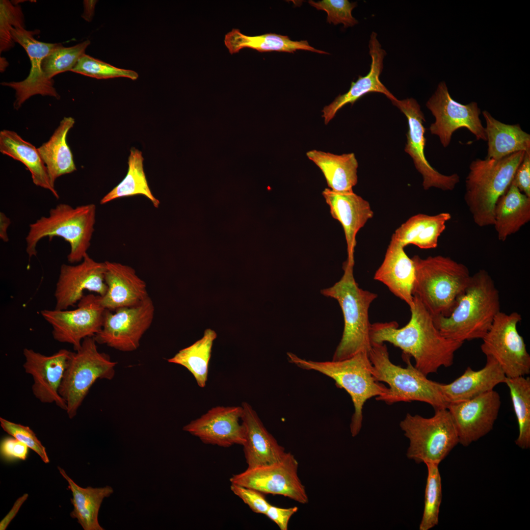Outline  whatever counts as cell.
<instances>
[{
  "instance_id": "20",
  "label": "cell",
  "mask_w": 530,
  "mask_h": 530,
  "mask_svg": "<svg viewBox=\"0 0 530 530\" xmlns=\"http://www.w3.org/2000/svg\"><path fill=\"white\" fill-rule=\"evenodd\" d=\"M106 270L105 262L95 261L88 253L78 265L62 264L54 292L55 309L64 310L75 306L83 297L85 290L103 296L107 289Z\"/></svg>"
},
{
  "instance_id": "17",
  "label": "cell",
  "mask_w": 530,
  "mask_h": 530,
  "mask_svg": "<svg viewBox=\"0 0 530 530\" xmlns=\"http://www.w3.org/2000/svg\"><path fill=\"white\" fill-rule=\"evenodd\" d=\"M37 31L25 29L19 26L11 30L12 39L19 43L26 52L31 63V69L28 77L21 81L3 82L1 84L10 87L16 91L14 107L18 110L22 105L32 96L39 94L59 99L60 97L53 86V80L48 79L42 68L44 58L59 43H48L39 41L34 37Z\"/></svg>"
},
{
  "instance_id": "22",
  "label": "cell",
  "mask_w": 530,
  "mask_h": 530,
  "mask_svg": "<svg viewBox=\"0 0 530 530\" xmlns=\"http://www.w3.org/2000/svg\"><path fill=\"white\" fill-rule=\"evenodd\" d=\"M332 216L341 224L347 245L346 261L354 263L356 236L373 215L370 203L353 191L336 192L325 188L322 192Z\"/></svg>"
},
{
  "instance_id": "24",
  "label": "cell",
  "mask_w": 530,
  "mask_h": 530,
  "mask_svg": "<svg viewBox=\"0 0 530 530\" xmlns=\"http://www.w3.org/2000/svg\"><path fill=\"white\" fill-rule=\"evenodd\" d=\"M377 36V34L374 31L372 32L370 36L369 48L371 62L369 73L364 77L359 76L356 81L351 82L350 88L346 93L339 95L331 104L323 107L321 116L324 118L325 124L327 125L344 106L348 103L353 105L357 100L367 93H382L391 101L397 99L380 80V76L383 68V60L386 52L382 48Z\"/></svg>"
},
{
  "instance_id": "18",
  "label": "cell",
  "mask_w": 530,
  "mask_h": 530,
  "mask_svg": "<svg viewBox=\"0 0 530 530\" xmlns=\"http://www.w3.org/2000/svg\"><path fill=\"white\" fill-rule=\"evenodd\" d=\"M501 406L500 396L494 390L469 400L449 404L447 409L457 431L459 443L467 447L489 433Z\"/></svg>"
},
{
  "instance_id": "49",
  "label": "cell",
  "mask_w": 530,
  "mask_h": 530,
  "mask_svg": "<svg viewBox=\"0 0 530 530\" xmlns=\"http://www.w3.org/2000/svg\"><path fill=\"white\" fill-rule=\"evenodd\" d=\"M28 496V494H24L16 500L10 511L0 521V530H6L8 525L18 513L23 504L27 499Z\"/></svg>"
},
{
  "instance_id": "35",
  "label": "cell",
  "mask_w": 530,
  "mask_h": 530,
  "mask_svg": "<svg viewBox=\"0 0 530 530\" xmlns=\"http://www.w3.org/2000/svg\"><path fill=\"white\" fill-rule=\"evenodd\" d=\"M224 44L231 54L238 53L245 48L260 52L277 51L293 53L301 50L328 53L312 47L306 40L292 41L287 36L271 33L248 36L236 28L232 29L225 35Z\"/></svg>"
},
{
  "instance_id": "8",
  "label": "cell",
  "mask_w": 530,
  "mask_h": 530,
  "mask_svg": "<svg viewBox=\"0 0 530 530\" xmlns=\"http://www.w3.org/2000/svg\"><path fill=\"white\" fill-rule=\"evenodd\" d=\"M368 355L372 365V373L378 382L389 385L388 391L376 398L388 404L418 401L427 403L434 409L447 408L446 401L439 388V383L428 379L413 366L410 357L402 355L406 368L393 364L384 343H371Z\"/></svg>"
},
{
  "instance_id": "4",
  "label": "cell",
  "mask_w": 530,
  "mask_h": 530,
  "mask_svg": "<svg viewBox=\"0 0 530 530\" xmlns=\"http://www.w3.org/2000/svg\"><path fill=\"white\" fill-rule=\"evenodd\" d=\"M354 265L346 260L340 280L332 287L320 291L323 295L338 302L344 317L343 333L334 353L333 361L348 358L360 351L369 353L371 346L369 310L377 294L359 287L353 275Z\"/></svg>"
},
{
  "instance_id": "1",
  "label": "cell",
  "mask_w": 530,
  "mask_h": 530,
  "mask_svg": "<svg viewBox=\"0 0 530 530\" xmlns=\"http://www.w3.org/2000/svg\"><path fill=\"white\" fill-rule=\"evenodd\" d=\"M411 318L403 327L396 321L371 324V343L388 342L399 348L403 355L413 357L415 367L427 376L441 367H450L455 353L464 343L444 337L435 326L433 317L420 300L413 296Z\"/></svg>"
},
{
  "instance_id": "27",
  "label": "cell",
  "mask_w": 530,
  "mask_h": 530,
  "mask_svg": "<svg viewBox=\"0 0 530 530\" xmlns=\"http://www.w3.org/2000/svg\"><path fill=\"white\" fill-rule=\"evenodd\" d=\"M486 359L485 366L479 370L468 367L451 382L439 383L440 390L449 404L473 398L505 382L506 376L498 362L490 356Z\"/></svg>"
},
{
  "instance_id": "10",
  "label": "cell",
  "mask_w": 530,
  "mask_h": 530,
  "mask_svg": "<svg viewBox=\"0 0 530 530\" xmlns=\"http://www.w3.org/2000/svg\"><path fill=\"white\" fill-rule=\"evenodd\" d=\"M116 364L108 355L98 350L94 337L85 338L80 348L72 352L59 389L70 419L76 416L97 379L113 378Z\"/></svg>"
},
{
  "instance_id": "11",
  "label": "cell",
  "mask_w": 530,
  "mask_h": 530,
  "mask_svg": "<svg viewBox=\"0 0 530 530\" xmlns=\"http://www.w3.org/2000/svg\"><path fill=\"white\" fill-rule=\"evenodd\" d=\"M521 320V314L516 312L507 314L500 311L482 338L481 351L498 362L506 377L530 373V355L517 329Z\"/></svg>"
},
{
  "instance_id": "21",
  "label": "cell",
  "mask_w": 530,
  "mask_h": 530,
  "mask_svg": "<svg viewBox=\"0 0 530 530\" xmlns=\"http://www.w3.org/2000/svg\"><path fill=\"white\" fill-rule=\"evenodd\" d=\"M242 406H217L191 421L183 430L206 444L229 447L243 446L244 429L241 421Z\"/></svg>"
},
{
  "instance_id": "40",
  "label": "cell",
  "mask_w": 530,
  "mask_h": 530,
  "mask_svg": "<svg viewBox=\"0 0 530 530\" xmlns=\"http://www.w3.org/2000/svg\"><path fill=\"white\" fill-rule=\"evenodd\" d=\"M90 44L89 40H86L73 46L64 47L59 43L42 61V68L46 77L53 80L59 73L71 71Z\"/></svg>"
},
{
  "instance_id": "2",
  "label": "cell",
  "mask_w": 530,
  "mask_h": 530,
  "mask_svg": "<svg viewBox=\"0 0 530 530\" xmlns=\"http://www.w3.org/2000/svg\"><path fill=\"white\" fill-rule=\"evenodd\" d=\"M499 292L488 272L480 269L457 298L448 317L433 318L434 324L446 338L464 343L481 339L501 311Z\"/></svg>"
},
{
  "instance_id": "45",
  "label": "cell",
  "mask_w": 530,
  "mask_h": 530,
  "mask_svg": "<svg viewBox=\"0 0 530 530\" xmlns=\"http://www.w3.org/2000/svg\"><path fill=\"white\" fill-rule=\"evenodd\" d=\"M230 489L255 513L265 515L271 504L263 493L254 489L234 483L231 484Z\"/></svg>"
},
{
  "instance_id": "19",
  "label": "cell",
  "mask_w": 530,
  "mask_h": 530,
  "mask_svg": "<svg viewBox=\"0 0 530 530\" xmlns=\"http://www.w3.org/2000/svg\"><path fill=\"white\" fill-rule=\"evenodd\" d=\"M71 353L61 349L47 356L32 349L23 350V368L33 379V395L41 402L54 403L65 411L67 404L59 394V389Z\"/></svg>"
},
{
  "instance_id": "39",
  "label": "cell",
  "mask_w": 530,
  "mask_h": 530,
  "mask_svg": "<svg viewBox=\"0 0 530 530\" xmlns=\"http://www.w3.org/2000/svg\"><path fill=\"white\" fill-rule=\"evenodd\" d=\"M427 477L425 489L423 514L420 530H429L438 524L442 499L441 477L438 464L426 463Z\"/></svg>"
},
{
  "instance_id": "44",
  "label": "cell",
  "mask_w": 530,
  "mask_h": 530,
  "mask_svg": "<svg viewBox=\"0 0 530 530\" xmlns=\"http://www.w3.org/2000/svg\"><path fill=\"white\" fill-rule=\"evenodd\" d=\"M0 423L4 431L34 451L44 463L50 462L46 448L28 426L13 423L1 417L0 418Z\"/></svg>"
},
{
  "instance_id": "28",
  "label": "cell",
  "mask_w": 530,
  "mask_h": 530,
  "mask_svg": "<svg viewBox=\"0 0 530 530\" xmlns=\"http://www.w3.org/2000/svg\"><path fill=\"white\" fill-rule=\"evenodd\" d=\"M494 226L499 240L504 241L530 220V197L510 184L497 200Z\"/></svg>"
},
{
  "instance_id": "5",
  "label": "cell",
  "mask_w": 530,
  "mask_h": 530,
  "mask_svg": "<svg viewBox=\"0 0 530 530\" xmlns=\"http://www.w3.org/2000/svg\"><path fill=\"white\" fill-rule=\"evenodd\" d=\"M525 153L519 151L499 159H476L470 163L464 198L478 226L494 225L496 202L510 185Z\"/></svg>"
},
{
  "instance_id": "15",
  "label": "cell",
  "mask_w": 530,
  "mask_h": 530,
  "mask_svg": "<svg viewBox=\"0 0 530 530\" xmlns=\"http://www.w3.org/2000/svg\"><path fill=\"white\" fill-rule=\"evenodd\" d=\"M114 311L112 313L106 309L102 328L94 337L95 340L98 344L121 351L136 350L154 319L155 307L152 300L149 296L137 305Z\"/></svg>"
},
{
  "instance_id": "12",
  "label": "cell",
  "mask_w": 530,
  "mask_h": 530,
  "mask_svg": "<svg viewBox=\"0 0 530 530\" xmlns=\"http://www.w3.org/2000/svg\"><path fill=\"white\" fill-rule=\"evenodd\" d=\"M298 462L291 452H286L279 461L254 467L233 475L231 483L257 490L263 494L289 498L301 504L309 498L298 475Z\"/></svg>"
},
{
  "instance_id": "7",
  "label": "cell",
  "mask_w": 530,
  "mask_h": 530,
  "mask_svg": "<svg viewBox=\"0 0 530 530\" xmlns=\"http://www.w3.org/2000/svg\"><path fill=\"white\" fill-rule=\"evenodd\" d=\"M96 213L94 204L73 207L60 203L51 209L48 216H43L29 224L26 238L29 260L36 256V247L41 239L49 237L51 240L59 237L70 244L68 261L71 264L81 262L90 246Z\"/></svg>"
},
{
  "instance_id": "43",
  "label": "cell",
  "mask_w": 530,
  "mask_h": 530,
  "mask_svg": "<svg viewBox=\"0 0 530 530\" xmlns=\"http://www.w3.org/2000/svg\"><path fill=\"white\" fill-rule=\"evenodd\" d=\"M23 15L20 6H14L9 1L0 2V52L13 47L11 30L15 26H24Z\"/></svg>"
},
{
  "instance_id": "37",
  "label": "cell",
  "mask_w": 530,
  "mask_h": 530,
  "mask_svg": "<svg viewBox=\"0 0 530 530\" xmlns=\"http://www.w3.org/2000/svg\"><path fill=\"white\" fill-rule=\"evenodd\" d=\"M216 337L214 330L206 329L201 339L180 350L168 362L185 367L193 375L198 385L204 388L208 380L212 344Z\"/></svg>"
},
{
  "instance_id": "13",
  "label": "cell",
  "mask_w": 530,
  "mask_h": 530,
  "mask_svg": "<svg viewBox=\"0 0 530 530\" xmlns=\"http://www.w3.org/2000/svg\"><path fill=\"white\" fill-rule=\"evenodd\" d=\"M106 309L101 304V296L84 295L72 310H43L41 316L52 327L53 339L79 349L82 341L93 337L101 330Z\"/></svg>"
},
{
  "instance_id": "31",
  "label": "cell",
  "mask_w": 530,
  "mask_h": 530,
  "mask_svg": "<svg viewBox=\"0 0 530 530\" xmlns=\"http://www.w3.org/2000/svg\"><path fill=\"white\" fill-rule=\"evenodd\" d=\"M306 156L320 168L329 188L336 192L353 191L358 181V167L354 153L338 155L313 150Z\"/></svg>"
},
{
  "instance_id": "47",
  "label": "cell",
  "mask_w": 530,
  "mask_h": 530,
  "mask_svg": "<svg viewBox=\"0 0 530 530\" xmlns=\"http://www.w3.org/2000/svg\"><path fill=\"white\" fill-rule=\"evenodd\" d=\"M511 184L523 194L530 197V152H525L524 158L517 167Z\"/></svg>"
},
{
  "instance_id": "50",
  "label": "cell",
  "mask_w": 530,
  "mask_h": 530,
  "mask_svg": "<svg viewBox=\"0 0 530 530\" xmlns=\"http://www.w3.org/2000/svg\"><path fill=\"white\" fill-rule=\"evenodd\" d=\"M11 223L10 219L2 212H0V238L4 242H7L9 238L7 233V228Z\"/></svg>"
},
{
  "instance_id": "16",
  "label": "cell",
  "mask_w": 530,
  "mask_h": 530,
  "mask_svg": "<svg viewBox=\"0 0 530 530\" xmlns=\"http://www.w3.org/2000/svg\"><path fill=\"white\" fill-rule=\"evenodd\" d=\"M406 117L408 131L405 152L412 158L416 168L422 175L423 186L425 190L434 187L444 191L452 190L460 181L457 173L450 175L441 174L427 160L424 155L426 139L424 134L425 121L424 115L417 101L412 98L391 101Z\"/></svg>"
},
{
  "instance_id": "26",
  "label": "cell",
  "mask_w": 530,
  "mask_h": 530,
  "mask_svg": "<svg viewBox=\"0 0 530 530\" xmlns=\"http://www.w3.org/2000/svg\"><path fill=\"white\" fill-rule=\"evenodd\" d=\"M415 277V265L404 247L392 237L381 265L374 279L384 284L395 295L410 308L414 304L412 294Z\"/></svg>"
},
{
  "instance_id": "46",
  "label": "cell",
  "mask_w": 530,
  "mask_h": 530,
  "mask_svg": "<svg viewBox=\"0 0 530 530\" xmlns=\"http://www.w3.org/2000/svg\"><path fill=\"white\" fill-rule=\"evenodd\" d=\"M28 448L24 443L12 436L5 437L0 442V456L5 460H25L27 457Z\"/></svg>"
},
{
  "instance_id": "9",
  "label": "cell",
  "mask_w": 530,
  "mask_h": 530,
  "mask_svg": "<svg viewBox=\"0 0 530 530\" xmlns=\"http://www.w3.org/2000/svg\"><path fill=\"white\" fill-rule=\"evenodd\" d=\"M399 426L409 440L406 456L417 463L439 465L459 444L451 415L446 408L435 409L430 418L408 413Z\"/></svg>"
},
{
  "instance_id": "41",
  "label": "cell",
  "mask_w": 530,
  "mask_h": 530,
  "mask_svg": "<svg viewBox=\"0 0 530 530\" xmlns=\"http://www.w3.org/2000/svg\"><path fill=\"white\" fill-rule=\"evenodd\" d=\"M71 71L97 79L123 77L136 80L138 77V74L133 70L114 67L85 53Z\"/></svg>"
},
{
  "instance_id": "34",
  "label": "cell",
  "mask_w": 530,
  "mask_h": 530,
  "mask_svg": "<svg viewBox=\"0 0 530 530\" xmlns=\"http://www.w3.org/2000/svg\"><path fill=\"white\" fill-rule=\"evenodd\" d=\"M57 468L68 483L73 498L71 499L74 509L70 516L76 518L84 530H104L98 522V513L104 498L109 497L113 489L106 485L103 487L82 488L77 484L61 468Z\"/></svg>"
},
{
  "instance_id": "23",
  "label": "cell",
  "mask_w": 530,
  "mask_h": 530,
  "mask_svg": "<svg viewBox=\"0 0 530 530\" xmlns=\"http://www.w3.org/2000/svg\"><path fill=\"white\" fill-rule=\"evenodd\" d=\"M106 292L101 304L106 310L115 311L138 305L149 297L145 282L131 266L120 263L105 262Z\"/></svg>"
},
{
  "instance_id": "25",
  "label": "cell",
  "mask_w": 530,
  "mask_h": 530,
  "mask_svg": "<svg viewBox=\"0 0 530 530\" xmlns=\"http://www.w3.org/2000/svg\"><path fill=\"white\" fill-rule=\"evenodd\" d=\"M241 406L245 438L242 446L248 467L266 465L280 460L286 452L285 448L267 431L249 403L243 402Z\"/></svg>"
},
{
  "instance_id": "33",
  "label": "cell",
  "mask_w": 530,
  "mask_h": 530,
  "mask_svg": "<svg viewBox=\"0 0 530 530\" xmlns=\"http://www.w3.org/2000/svg\"><path fill=\"white\" fill-rule=\"evenodd\" d=\"M75 123V119L72 117H64L49 140L37 148L53 187L57 178L77 170L72 153L66 140L67 134Z\"/></svg>"
},
{
  "instance_id": "51",
  "label": "cell",
  "mask_w": 530,
  "mask_h": 530,
  "mask_svg": "<svg viewBox=\"0 0 530 530\" xmlns=\"http://www.w3.org/2000/svg\"><path fill=\"white\" fill-rule=\"evenodd\" d=\"M96 1L84 0V12L82 17L86 21H90L93 15L94 8Z\"/></svg>"
},
{
  "instance_id": "32",
  "label": "cell",
  "mask_w": 530,
  "mask_h": 530,
  "mask_svg": "<svg viewBox=\"0 0 530 530\" xmlns=\"http://www.w3.org/2000/svg\"><path fill=\"white\" fill-rule=\"evenodd\" d=\"M451 216L449 212L434 215L418 214L410 217L393 235L403 247L413 244L421 249H432L438 245V238Z\"/></svg>"
},
{
  "instance_id": "36",
  "label": "cell",
  "mask_w": 530,
  "mask_h": 530,
  "mask_svg": "<svg viewBox=\"0 0 530 530\" xmlns=\"http://www.w3.org/2000/svg\"><path fill=\"white\" fill-rule=\"evenodd\" d=\"M144 158L142 152L132 147L128 158V169L124 179L100 200L101 205L116 199L142 195L145 196L155 208L160 202L151 192L143 168Z\"/></svg>"
},
{
  "instance_id": "6",
  "label": "cell",
  "mask_w": 530,
  "mask_h": 530,
  "mask_svg": "<svg viewBox=\"0 0 530 530\" xmlns=\"http://www.w3.org/2000/svg\"><path fill=\"white\" fill-rule=\"evenodd\" d=\"M291 363L304 370L318 371L333 379L336 386L350 395L354 407L350 429L352 436L357 435L362 426L363 409L366 401L386 394L388 388L374 378L368 352L360 351L345 359L318 362L302 359L287 352Z\"/></svg>"
},
{
  "instance_id": "29",
  "label": "cell",
  "mask_w": 530,
  "mask_h": 530,
  "mask_svg": "<svg viewBox=\"0 0 530 530\" xmlns=\"http://www.w3.org/2000/svg\"><path fill=\"white\" fill-rule=\"evenodd\" d=\"M482 113L486 121L487 158L499 159L519 151L530 152V135L520 124L503 123L486 110Z\"/></svg>"
},
{
  "instance_id": "3",
  "label": "cell",
  "mask_w": 530,
  "mask_h": 530,
  "mask_svg": "<svg viewBox=\"0 0 530 530\" xmlns=\"http://www.w3.org/2000/svg\"><path fill=\"white\" fill-rule=\"evenodd\" d=\"M415 268L412 294L433 318L448 317L471 276L468 267L441 255L412 258Z\"/></svg>"
},
{
  "instance_id": "14",
  "label": "cell",
  "mask_w": 530,
  "mask_h": 530,
  "mask_svg": "<svg viewBox=\"0 0 530 530\" xmlns=\"http://www.w3.org/2000/svg\"><path fill=\"white\" fill-rule=\"evenodd\" d=\"M426 106L435 119L430 126L429 131L431 134L439 137L444 148L450 145L454 132L462 128L469 130L477 140L487 141L485 127L479 118L481 111L477 104L472 102L463 105L456 102L450 96L444 81L439 83Z\"/></svg>"
},
{
  "instance_id": "48",
  "label": "cell",
  "mask_w": 530,
  "mask_h": 530,
  "mask_svg": "<svg viewBox=\"0 0 530 530\" xmlns=\"http://www.w3.org/2000/svg\"><path fill=\"white\" fill-rule=\"evenodd\" d=\"M298 509L297 506L282 508L270 504L265 515L274 522L281 530H288L290 520Z\"/></svg>"
},
{
  "instance_id": "42",
  "label": "cell",
  "mask_w": 530,
  "mask_h": 530,
  "mask_svg": "<svg viewBox=\"0 0 530 530\" xmlns=\"http://www.w3.org/2000/svg\"><path fill=\"white\" fill-rule=\"evenodd\" d=\"M309 3L318 10L325 11L327 14V22L330 24L335 25L343 24L344 27L358 24L351 13L353 8L357 6L356 2H351L347 0H309Z\"/></svg>"
},
{
  "instance_id": "38",
  "label": "cell",
  "mask_w": 530,
  "mask_h": 530,
  "mask_svg": "<svg viewBox=\"0 0 530 530\" xmlns=\"http://www.w3.org/2000/svg\"><path fill=\"white\" fill-rule=\"evenodd\" d=\"M512 406L517 420L519 434L516 445L523 450L530 447V378L525 376L506 377Z\"/></svg>"
},
{
  "instance_id": "30",
  "label": "cell",
  "mask_w": 530,
  "mask_h": 530,
  "mask_svg": "<svg viewBox=\"0 0 530 530\" xmlns=\"http://www.w3.org/2000/svg\"><path fill=\"white\" fill-rule=\"evenodd\" d=\"M0 152L23 163L30 171L34 185L49 190L59 199L57 191L51 184L47 167L34 145L16 132L3 130L0 132Z\"/></svg>"
}]
</instances>
